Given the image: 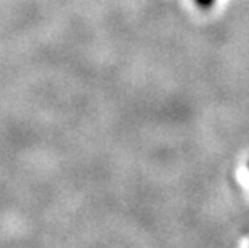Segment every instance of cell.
<instances>
[{
  "label": "cell",
  "mask_w": 249,
  "mask_h": 248,
  "mask_svg": "<svg viewBox=\"0 0 249 248\" xmlns=\"http://www.w3.org/2000/svg\"><path fill=\"white\" fill-rule=\"evenodd\" d=\"M195 2L199 8H203V10H208L214 5V0H195Z\"/></svg>",
  "instance_id": "1"
}]
</instances>
